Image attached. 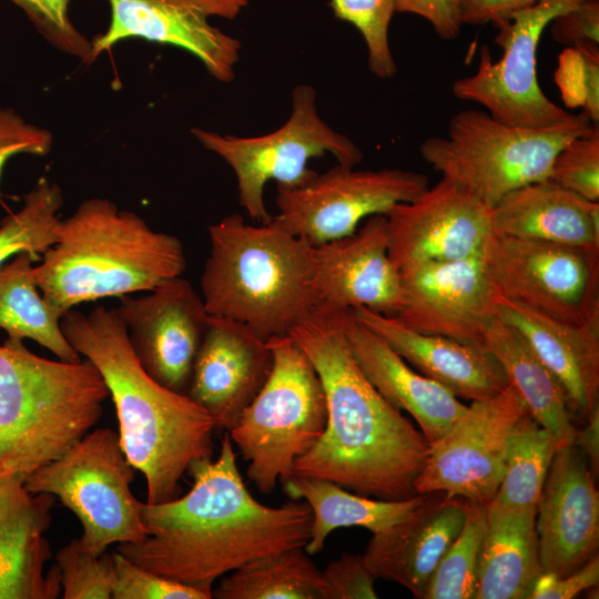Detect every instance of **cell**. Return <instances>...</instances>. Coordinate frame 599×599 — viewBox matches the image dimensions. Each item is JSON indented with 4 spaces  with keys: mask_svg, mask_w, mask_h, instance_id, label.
Instances as JSON below:
<instances>
[{
    "mask_svg": "<svg viewBox=\"0 0 599 599\" xmlns=\"http://www.w3.org/2000/svg\"><path fill=\"white\" fill-rule=\"evenodd\" d=\"M191 489L161 504L141 502L146 537L116 551L164 578L212 591L213 583L257 558L309 539L313 515L306 501L280 507L258 502L246 488L231 437L220 454L187 468Z\"/></svg>",
    "mask_w": 599,
    "mask_h": 599,
    "instance_id": "1",
    "label": "cell"
},
{
    "mask_svg": "<svg viewBox=\"0 0 599 599\" xmlns=\"http://www.w3.org/2000/svg\"><path fill=\"white\" fill-rule=\"evenodd\" d=\"M345 313L319 307L290 333L314 365L327 402L325 430L295 461L293 476L377 499L415 497L429 443L362 372L344 332Z\"/></svg>",
    "mask_w": 599,
    "mask_h": 599,
    "instance_id": "2",
    "label": "cell"
},
{
    "mask_svg": "<svg viewBox=\"0 0 599 599\" xmlns=\"http://www.w3.org/2000/svg\"><path fill=\"white\" fill-rule=\"evenodd\" d=\"M72 347L101 374L119 422L125 456L146 483V502L181 496L189 466L212 457V417L186 394L154 380L133 353L125 326L114 308H75L60 319Z\"/></svg>",
    "mask_w": 599,
    "mask_h": 599,
    "instance_id": "3",
    "label": "cell"
},
{
    "mask_svg": "<svg viewBox=\"0 0 599 599\" xmlns=\"http://www.w3.org/2000/svg\"><path fill=\"white\" fill-rule=\"evenodd\" d=\"M182 242L153 230L139 214L112 201H82L60 220L55 243L33 267V277L53 315L87 302L151 291L181 276Z\"/></svg>",
    "mask_w": 599,
    "mask_h": 599,
    "instance_id": "4",
    "label": "cell"
},
{
    "mask_svg": "<svg viewBox=\"0 0 599 599\" xmlns=\"http://www.w3.org/2000/svg\"><path fill=\"white\" fill-rule=\"evenodd\" d=\"M209 237L201 288L210 315L237 321L267 342L319 308L315 246L306 240L240 214L211 225Z\"/></svg>",
    "mask_w": 599,
    "mask_h": 599,
    "instance_id": "5",
    "label": "cell"
},
{
    "mask_svg": "<svg viewBox=\"0 0 599 599\" xmlns=\"http://www.w3.org/2000/svg\"><path fill=\"white\" fill-rule=\"evenodd\" d=\"M108 387L87 358L52 361L22 341L0 345V479L22 480L99 423Z\"/></svg>",
    "mask_w": 599,
    "mask_h": 599,
    "instance_id": "6",
    "label": "cell"
},
{
    "mask_svg": "<svg viewBox=\"0 0 599 599\" xmlns=\"http://www.w3.org/2000/svg\"><path fill=\"white\" fill-rule=\"evenodd\" d=\"M267 343L271 373L229 432L248 463V479L262 494L293 476L295 461L322 437L327 423L325 390L309 358L290 335Z\"/></svg>",
    "mask_w": 599,
    "mask_h": 599,
    "instance_id": "7",
    "label": "cell"
},
{
    "mask_svg": "<svg viewBox=\"0 0 599 599\" xmlns=\"http://www.w3.org/2000/svg\"><path fill=\"white\" fill-rule=\"evenodd\" d=\"M592 125L580 113L564 125L527 129L466 109L451 116L446 136L427 138L419 152L443 177L493 207L509 192L548 179L559 150Z\"/></svg>",
    "mask_w": 599,
    "mask_h": 599,
    "instance_id": "8",
    "label": "cell"
},
{
    "mask_svg": "<svg viewBox=\"0 0 599 599\" xmlns=\"http://www.w3.org/2000/svg\"><path fill=\"white\" fill-rule=\"evenodd\" d=\"M135 471L119 434L101 427L32 473L24 486L32 494H50L69 508L81 522V545L101 556L112 544L136 545L146 537L142 501L131 490Z\"/></svg>",
    "mask_w": 599,
    "mask_h": 599,
    "instance_id": "9",
    "label": "cell"
},
{
    "mask_svg": "<svg viewBox=\"0 0 599 599\" xmlns=\"http://www.w3.org/2000/svg\"><path fill=\"white\" fill-rule=\"evenodd\" d=\"M316 92L308 84L292 91L291 115L274 132L261 136L223 135L193 128L195 139L221 156L233 170L238 203L253 220L268 224L272 215L264 203V187L270 180L277 186L297 187L316 172L307 166L313 158L332 154L337 164L355 167L364 158L362 150L346 135L332 129L319 116Z\"/></svg>",
    "mask_w": 599,
    "mask_h": 599,
    "instance_id": "10",
    "label": "cell"
},
{
    "mask_svg": "<svg viewBox=\"0 0 599 599\" xmlns=\"http://www.w3.org/2000/svg\"><path fill=\"white\" fill-rule=\"evenodd\" d=\"M481 258L505 298L572 325L599 316V247L493 233Z\"/></svg>",
    "mask_w": 599,
    "mask_h": 599,
    "instance_id": "11",
    "label": "cell"
},
{
    "mask_svg": "<svg viewBox=\"0 0 599 599\" xmlns=\"http://www.w3.org/2000/svg\"><path fill=\"white\" fill-rule=\"evenodd\" d=\"M582 0H536L515 11L495 42L504 50L496 62L484 45L477 70L453 83L455 97L483 105L495 119L527 129H546L579 118L546 97L537 80V48L551 21Z\"/></svg>",
    "mask_w": 599,
    "mask_h": 599,
    "instance_id": "12",
    "label": "cell"
},
{
    "mask_svg": "<svg viewBox=\"0 0 599 599\" xmlns=\"http://www.w3.org/2000/svg\"><path fill=\"white\" fill-rule=\"evenodd\" d=\"M428 187L422 172L336 164L301 186H277L278 212L270 223L318 246L352 235L362 220L410 202Z\"/></svg>",
    "mask_w": 599,
    "mask_h": 599,
    "instance_id": "13",
    "label": "cell"
},
{
    "mask_svg": "<svg viewBox=\"0 0 599 599\" xmlns=\"http://www.w3.org/2000/svg\"><path fill=\"white\" fill-rule=\"evenodd\" d=\"M527 410L510 384L491 397L473 400L448 432L429 444L415 481L417 494L444 493L447 498L489 504L505 473L512 429Z\"/></svg>",
    "mask_w": 599,
    "mask_h": 599,
    "instance_id": "14",
    "label": "cell"
},
{
    "mask_svg": "<svg viewBox=\"0 0 599 599\" xmlns=\"http://www.w3.org/2000/svg\"><path fill=\"white\" fill-rule=\"evenodd\" d=\"M111 21L91 41L92 61L125 39L171 44L192 53L211 77L235 78L241 42L209 22L211 17L235 19L248 0H108Z\"/></svg>",
    "mask_w": 599,
    "mask_h": 599,
    "instance_id": "15",
    "label": "cell"
},
{
    "mask_svg": "<svg viewBox=\"0 0 599 599\" xmlns=\"http://www.w3.org/2000/svg\"><path fill=\"white\" fill-rule=\"evenodd\" d=\"M383 215L388 255L398 270L478 255L494 233L491 207L447 177Z\"/></svg>",
    "mask_w": 599,
    "mask_h": 599,
    "instance_id": "16",
    "label": "cell"
},
{
    "mask_svg": "<svg viewBox=\"0 0 599 599\" xmlns=\"http://www.w3.org/2000/svg\"><path fill=\"white\" fill-rule=\"evenodd\" d=\"M120 298L114 309L143 369L164 387L186 394L210 319L202 296L177 276L146 295Z\"/></svg>",
    "mask_w": 599,
    "mask_h": 599,
    "instance_id": "17",
    "label": "cell"
},
{
    "mask_svg": "<svg viewBox=\"0 0 599 599\" xmlns=\"http://www.w3.org/2000/svg\"><path fill=\"white\" fill-rule=\"evenodd\" d=\"M398 271L404 303L395 318L420 333L484 344L499 294L486 274L481 253Z\"/></svg>",
    "mask_w": 599,
    "mask_h": 599,
    "instance_id": "18",
    "label": "cell"
},
{
    "mask_svg": "<svg viewBox=\"0 0 599 599\" xmlns=\"http://www.w3.org/2000/svg\"><path fill=\"white\" fill-rule=\"evenodd\" d=\"M595 479L576 446L557 449L536 512L544 572L565 577L598 555L599 493Z\"/></svg>",
    "mask_w": 599,
    "mask_h": 599,
    "instance_id": "19",
    "label": "cell"
},
{
    "mask_svg": "<svg viewBox=\"0 0 599 599\" xmlns=\"http://www.w3.org/2000/svg\"><path fill=\"white\" fill-rule=\"evenodd\" d=\"M273 366L268 343L244 324L210 315L186 395L230 432L265 384Z\"/></svg>",
    "mask_w": 599,
    "mask_h": 599,
    "instance_id": "20",
    "label": "cell"
},
{
    "mask_svg": "<svg viewBox=\"0 0 599 599\" xmlns=\"http://www.w3.org/2000/svg\"><path fill=\"white\" fill-rule=\"evenodd\" d=\"M314 283L319 307H366L395 317L404 292L399 271L388 255L385 216H369L352 235L315 246Z\"/></svg>",
    "mask_w": 599,
    "mask_h": 599,
    "instance_id": "21",
    "label": "cell"
},
{
    "mask_svg": "<svg viewBox=\"0 0 599 599\" xmlns=\"http://www.w3.org/2000/svg\"><path fill=\"white\" fill-rule=\"evenodd\" d=\"M55 497L32 494L24 480L0 479V599H55L60 570H45L51 549L44 534Z\"/></svg>",
    "mask_w": 599,
    "mask_h": 599,
    "instance_id": "22",
    "label": "cell"
},
{
    "mask_svg": "<svg viewBox=\"0 0 599 599\" xmlns=\"http://www.w3.org/2000/svg\"><path fill=\"white\" fill-rule=\"evenodd\" d=\"M351 311L357 321L384 338L417 372L458 398L470 402L485 399L509 384L501 364L483 343L420 333L395 317L366 307Z\"/></svg>",
    "mask_w": 599,
    "mask_h": 599,
    "instance_id": "23",
    "label": "cell"
},
{
    "mask_svg": "<svg viewBox=\"0 0 599 599\" xmlns=\"http://www.w3.org/2000/svg\"><path fill=\"white\" fill-rule=\"evenodd\" d=\"M466 500L447 498L444 493L427 494L409 517L373 534L363 555L376 579L395 581L417 599L440 558L460 532Z\"/></svg>",
    "mask_w": 599,
    "mask_h": 599,
    "instance_id": "24",
    "label": "cell"
},
{
    "mask_svg": "<svg viewBox=\"0 0 599 599\" xmlns=\"http://www.w3.org/2000/svg\"><path fill=\"white\" fill-rule=\"evenodd\" d=\"M496 316L511 327L564 386L583 419L599 405V316L572 325L499 295Z\"/></svg>",
    "mask_w": 599,
    "mask_h": 599,
    "instance_id": "25",
    "label": "cell"
},
{
    "mask_svg": "<svg viewBox=\"0 0 599 599\" xmlns=\"http://www.w3.org/2000/svg\"><path fill=\"white\" fill-rule=\"evenodd\" d=\"M344 332L364 375L396 409L408 413L430 444L466 412L447 388L413 369L388 343L355 318L351 309L344 316Z\"/></svg>",
    "mask_w": 599,
    "mask_h": 599,
    "instance_id": "26",
    "label": "cell"
},
{
    "mask_svg": "<svg viewBox=\"0 0 599 599\" xmlns=\"http://www.w3.org/2000/svg\"><path fill=\"white\" fill-rule=\"evenodd\" d=\"M491 225L496 234L599 247V202L546 179L506 194Z\"/></svg>",
    "mask_w": 599,
    "mask_h": 599,
    "instance_id": "27",
    "label": "cell"
},
{
    "mask_svg": "<svg viewBox=\"0 0 599 599\" xmlns=\"http://www.w3.org/2000/svg\"><path fill=\"white\" fill-rule=\"evenodd\" d=\"M474 599H529L544 572L536 531L537 507L486 505Z\"/></svg>",
    "mask_w": 599,
    "mask_h": 599,
    "instance_id": "28",
    "label": "cell"
},
{
    "mask_svg": "<svg viewBox=\"0 0 599 599\" xmlns=\"http://www.w3.org/2000/svg\"><path fill=\"white\" fill-rule=\"evenodd\" d=\"M484 344L501 364L531 416L555 437L559 448L573 445L578 428L567 393L525 341L496 316L485 332Z\"/></svg>",
    "mask_w": 599,
    "mask_h": 599,
    "instance_id": "29",
    "label": "cell"
},
{
    "mask_svg": "<svg viewBox=\"0 0 599 599\" xmlns=\"http://www.w3.org/2000/svg\"><path fill=\"white\" fill-rule=\"evenodd\" d=\"M294 500L304 498L312 510L308 555L321 552L329 534L342 527H363L377 534L409 517L426 500L427 494L408 499L384 500L349 493L325 479L292 476L283 484Z\"/></svg>",
    "mask_w": 599,
    "mask_h": 599,
    "instance_id": "30",
    "label": "cell"
},
{
    "mask_svg": "<svg viewBox=\"0 0 599 599\" xmlns=\"http://www.w3.org/2000/svg\"><path fill=\"white\" fill-rule=\"evenodd\" d=\"M34 261L32 254L23 252L0 267V328L8 338L32 339L61 361L78 362L81 355L65 338L60 319L35 284Z\"/></svg>",
    "mask_w": 599,
    "mask_h": 599,
    "instance_id": "31",
    "label": "cell"
},
{
    "mask_svg": "<svg viewBox=\"0 0 599 599\" xmlns=\"http://www.w3.org/2000/svg\"><path fill=\"white\" fill-rule=\"evenodd\" d=\"M217 599H331L323 572L304 547L252 560L221 579Z\"/></svg>",
    "mask_w": 599,
    "mask_h": 599,
    "instance_id": "32",
    "label": "cell"
},
{
    "mask_svg": "<svg viewBox=\"0 0 599 599\" xmlns=\"http://www.w3.org/2000/svg\"><path fill=\"white\" fill-rule=\"evenodd\" d=\"M557 449L555 437L527 410L512 429L502 479L487 505L499 508L537 507Z\"/></svg>",
    "mask_w": 599,
    "mask_h": 599,
    "instance_id": "33",
    "label": "cell"
},
{
    "mask_svg": "<svg viewBox=\"0 0 599 599\" xmlns=\"http://www.w3.org/2000/svg\"><path fill=\"white\" fill-rule=\"evenodd\" d=\"M62 204L60 186L41 177L24 195L23 206L0 224V267L23 252L39 260L55 243Z\"/></svg>",
    "mask_w": 599,
    "mask_h": 599,
    "instance_id": "34",
    "label": "cell"
},
{
    "mask_svg": "<svg viewBox=\"0 0 599 599\" xmlns=\"http://www.w3.org/2000/svg\"><path fill=\"white\" fill-rule=\"evenodd\" d=\"M487 525L486 505L466 500L463 528L440 558L423 599H474L481 541Z\"/></svg>",
    "mask_w": 599,
    "mask_h": 599,
    "instance_id": "35",
    "label": "cell"
},
{
    "mask_svg": "<svg viewBox=\"0 0 599 599\" xmlns=\"http://www.w3.org/2000/svg\"><path fill=\"white\" fill-rule=\"evenodd\" d=\"M334 16L353 24L362 34L368 52V68L379 79L393 78L397 72L388 29L396 0H331Z\"/></svg>",
    "mask_w": 599,
    "mask_h": 599,
    "instance_id": "36",
    "label": "cell"
},
{
    "mask_svg": "<svg viewBox=\"0 0 599 599\" xmlns=\"http://www.w3.org/2000/svg\"><path fill=\"white\" fill-rule=\"evenodd\" d=\"M63 599H110L115 578L113 552L94 556L71 540L55 555Z\"/></svg>",
    "mask_w": 599,
    "mask_h": 599,
    "instance_id": "37",
    "label": "cell"
},
{
    "mask_svg": "<svg viewBox=\"0 0 599 599\" xmlns=\"http://www.w3.org/2000/svg\"><path fill=\"white\" fill-rule=\"evenodd\" d=\"M556 82L566 104L579 105L582 114L599 121V45H572L559 57Z\"/></svg>",
    "mask_w": 599,
    "mask_h": 599,
    "instance_id": "38",
    "label": "cell"
},
{
    "mask_svg": "<svg viewBox=\"0 0 599 599\" xmlns=\"http://www.w3.org/2000/svg\"><path fill=\"white\" fill-rule=\"evenodd\" d=\"M548 180L589 200L599 202V126L565 144L556 154Z\"/></svg>",
    "mask_w": 599,
    "mask_h": 599,
    "instance_id": "39",
    "label": "cell"
},
{
    "mask_svg": "<svg viewBox=\"0 0 599 599\" xmlns=\"http://www.w3.org/2000/svg\"><path fill=\"white\" fill-rule=\"evenodd\" d=\"M112 599H211L212 591L181 583L146 570L119 551L113 552Z\"/></svg>",
    "mask_w": 599,
    "mask_h": 599,
    "instance_id": "40",
    "label": "cell"
},
{
    "mask_svg": "<svg viewBox=\"0 0 599 599\" xmlns=\"http://www.w3.org/2000/svg\"><path fill=\"white\" fill-rule=\"evenodd\" d=\"M29 17L37 30L57 50L92 62L91 41L71 22L69 6L71 0H11Z\"/></svg>",
    "mask_w": 599,
    "mask_h": 599,
    "instance_id": "41",
    "label": "cell"
},
{
    "mask_svg": "<svg viewBox=\"0 0 599 599\" xmlns=\"http://www.w3.org/2000/svg\"><path fill=\"white\" fill-rule=\"evenodd\" d=\"M49 130L26 122L12 109L0 106V177L9 159L17 154L43 156L52 146Z\"/></svg>",
    "mask_w": 599,
    "mask_h": 599,
    "instance_id": "42",
    "label": "cell"
},
{
    "mask_svg": "<svg viewBox=\"0 0 599 599\" xmlns=\"http://www.w3.org/2000/svg\"><path fill=\"white\" fill-rule=\"evenodd\" d=\"M323 572L331 599H376V577L363 555L344 552Z\"/></svg>",
    "mask_w": 599,
    "mask_h": 599,
    "instance_id": "43",
    "label": "cell"
},
{
    "mask_svg": "<svg viewBox=\"0 0 599 599\" xmlns=\"http://www.w3.org/2000/svg\"><path fill=\"white\" fill-rule=\"evenodd\" d=\"M551 35L561 44L599 45V0H582L551 21Z\"/></svg>",
    "mask_w": 599,
    "mask_h": 599,
    "instance_id": "44",
    "label": "cell"
},
{
    "mask_svg": "<svg viewBox=\"0 0 599 599\" xmlns=\"http://www.w3.org/2000/svg\"><path fill=\"white\" fill-rule=\"evenodd\" d=\"M599 583V556L565 577L542 572L537 579L529 599H572Z\"/></svg>",
    "mask_w": 599,
    "mask_h": 599,
    "instance_id": "45",
    "label": "cell"
},
{
    "mask_svg": "<svg viewBox=\"0 0 599 599\" xmlns=\"http://www.w3.org/2000/svg\"><path fill=\"white\" fill-rule=\"evenodd\" d=\"M396 12L420 16L443 40L456 39L463 26L457 0H396Z\"/></svg>",
    "mask_w": 599,
    "mask_h": 599,
    "instance_id": "46",
    "label": "cell"
},
{
    "mask_svg": "<svg viewBox=\"0 0 599 599\" xmlns=\"http://www.w3.org/2000/svg\"><path fill=\"white\" fill-rule=\"evenodd\" d=\"M536 0H457L459 19L463 24L491 23L498 30L504 27L518 9Z\"/></svg>",
    "mask_w": 599,
    "mask_h": 599,
    "instance_id": "47",
    "label": "cell"
},
{
    "mask_svg": "<svg viewBox=\"0 0 599 599\" xmlns=\"http://www.w3.org/2000/svg\"><path fill=\"white\" fill-rule=\"evenodd\" d=\"M576 446L588 461L591 473L599 474V405L586 418V425L577 429L573 439Z\"/></svg>",
    "mask_w": 599,
    "mask_h": 599,
    "instance_id": "48",
    "label": "cell"
}]
</instances>
